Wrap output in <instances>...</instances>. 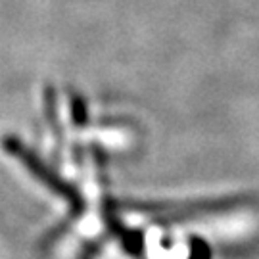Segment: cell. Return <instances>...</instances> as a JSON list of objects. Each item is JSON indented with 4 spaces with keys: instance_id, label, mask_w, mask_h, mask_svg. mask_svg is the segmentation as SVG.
<instances>
[]
</instances>
